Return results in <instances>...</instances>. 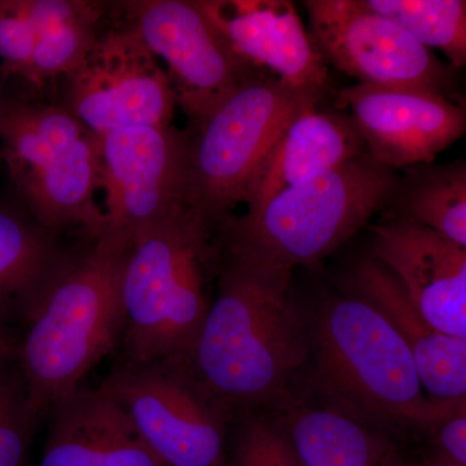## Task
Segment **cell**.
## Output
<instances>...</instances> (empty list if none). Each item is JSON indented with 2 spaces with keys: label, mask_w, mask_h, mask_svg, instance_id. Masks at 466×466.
I'll use <instances>...</instances> for the list:
<instances>
[{
  "label": "cell",
  "mask_w": 466,
  "mask_h": 466,
  "mask_svg": "<svg viewBox=\"0 0 466 466\" xmlns=\"http://www.w3.org/2000/svg\"><path fill=\"white\" fill-rule=\"evenodd\" d=\"M324 92L281 81L265 70L242 82L189 131L184 207L216 229L247 204L263 165L291 119Z\"/></svg>",
  "instance_id": "obj_6"
},
{
  "label": "cell",
  "mask_w": 466,
  "mask_h": 466,
  "mask_svg": "<svg viewBox=\"0 0 466 466\" xmlns=\"http://www.w3.org/2000/svg\"><path fill=\"white\" fill-rule=\"evenodd\" d=\"M370 248L429 324L466 339V248L401 216L373 228Z\"/></svg>",
  "instance_id": "obj_13"
},
{
  "label": "cell",
  "mask_w": 466,
  "mask_h": 466,
  "mask_svg": "<svg viewBox=\"0 0 466 466\" xmlns=\"http://www.w3.org/2000/svg\"><path fill=\"white\" fill-rule=\"evenodd\" d=\"M351 285L352 293L376 306L403 337L431 400L455 403L466 397V339L429 324L391 272L370 257L352 268Z\"/></svg>",
  "instance_id": "obj_15"
},
{
  "label": "cell",
  "mask_w": 466,
  "mask_h": 466,
  "mask_svg": "<svg viewBox=\"0 0 466 466\" xmlns=\"http://www.w3.org/2000/svg\"><path fill=\"white\" fill-rule=\"evenodd\" d=\"M210 233L182 208L131 241L122 278L126 360L177 361L191 349L210 305Z\"/></svg>",
  "instance_id": "obj_4"
},
{
  "label": "cell",
  "mask_w": 466,
  "mask_h": 466,
  "mask_svg": "<svg viewBox=\"0 0 466 466\" xmlns=\"http://www.w3.org/2000/svg\"><path fill=\"white\" fill-rule=\"evenodd\" d=\"M319 375L348 412L433 431L455 403L426 395L394 324L358 294L329 300L315 325Z\"/></svg>",
  "instance_id": "obj_5"
},
{
  "label": "cell",
  "mask_w": 466,
  "mask_h": 466,
  "mask_svg": "<svg viewBox=\"0 0 466 466\" xmlns=\"http://www.w3.org/2000/svg\"><path fill=\"white\" fill-rule=\"evenodd\" d=\"M280 422L305 466H408L388 437L348 410L296 407Z\"/></svg>",
  "instance_id": "obj_19"
},
{
  "label": "cell",
  "mask_w": 466,
  "mask_h": 466,
  "mask_svg": "<svg viewBox=\"0 0 466 466\" xmlns=\"http://www.w3.org/2000/svg\"><path fill=\"white\" fill-rule=\"evenodd\" d=\"M66 78L63 106L91 133L171 125L177 101L170 78L127 24L99 33L84 64Z\"/></svg>",
  "instance_id": "obj_10"
},
{
  "label": "cell",
  "mask_w": 466,
  "mask_h": 466,
  "mask_svg": "<svg viewBox=\"0 0 466 466\" xmlns=\"http://www.w3.org/2000/svg\"><path fill=\"white\" fill-rule=\"evenodd\" d=\"M119 5L124 23L167 64L175 101L192 126L260 70L233 50L201 2L135 0Z\"/></svg>",
  "instance_id": "obj_8"
},
{
  "label": "cell",
  "mask_w": 466,
  "mask_h": 466,
  "mask_svg": "<svg viewBox=\"0 0 466 466\" xmlns=\"http://www.w3.org/2000/svg\"><path fill=\"white\" fill-rule=\"evenodd\" d=\"M97 137L106 231L133 241L186 208L188 130L139 126Z\"/></svg>",
  "instance_id": "obj_11"
},
{
  "label": "cell",
  "mask_w": 466,
  "mask_h": 466,
  "mask_svg": "<svg viewBox=\"0 0 466 466\" xmlns=\"http://www.w3.org/2000/svg\"><path fill=\"white\" fill-rule=\"evenodd\" d=\"M408 466H460L455 464V462L450 461L449 459L443 458V456H440L438 459L429 460V461L424 462V464L412 465L408 464Z\"/></svg>",
  "instance_id": "obj_30"
},
{
  "label": "cell",
  "mask_w": 466,
  "mask_h": 466,
  "mask_svg": "<svg viewBox=\"0 0 466 466\" xmlns=\"http://www.w3.org/2000/svg\"><path fill=\"white\" fill-rule=\"evenodd\" d=\"M130 245L106 231L79 253H66L27 312L18 358L36 420L81 390L82 380L124 336L122 278Z\"/></svg>",
  "instance_id": "obj_2"
},
{
  "label": "cell",
  "mask_w": 466,
  "mask_h": 466,
  "mask_svg": "<svg viewBox=\"0 0 466 466\" xmlns=\"http://www.w3.org/2000/svg\"><path fill=\"white\" fill-rule=\"evenodd\" d=\"M87 133L66 106L21 99L0 104L3 159L14 180L66 152Z\"/></svg>",
  "instance_id": "obj_21"
},
{
  "label": "cell",
  "mask_w": 466,
  "mask_h": 466,
  "mask_svg": "<svg viewBox=\"0 0 466 466\" xmlns=\"http://www.w3.org/2000/svg\"><path fill=\"white\" fill-rule=\"evenodd\" d=\"M24 377L0 370V466H24L34 422Z\"/></svg>",
  "instance_id": "obj_26"
},
{
  "label": "cell",
  "mask_w": 466,
  "mask_h": 466,
  "mask_svg": "<svg viewBox=\"0 0 466 466\" xmlns=\"http://www.w3.org/2000/svg\"><path fill=\"white\" fill-rule=\"evenodd\" d=\"M367 153L354 119L339 110L314 106L294 116L263 165L248 198V210L272 196Z\"/></svg>",
  "instance_id": "obj_17"
},
{
  "label": "cell",
  "mask_w": 466,
  "mask_h": 466,
  "mask_svg": "<svg viewBox=\"0 0 466 466\" xmlns=\"http://www.w3.org/2000/svg\"><path fill=\"white\" fill-rule=\"evenodd\" d=\"M366 144L382 167L431 165L466 134V101L437 92L355 84L339 92Z\"/></svg>",
  "instance_id": "obj_12"
},
{
  "label": "cell",
  "mask_w": 466,
  "mask_h": 466,
  "mask_svg": "<svg viewBox=\"0 0 466 466\" xmlns=\"http://www.w3.org/2000/svg\"><path fill=\"white\" fill-rule=\"evenodd\" d=\"M394 204L400 216L466 248V161L410 168Z\"/></svg>",
  "instance_id": "obj_22"
},
{
  "label": "cell",
  "mask_w": 466,
  "mask_h": 466,
  "mask_svg": "<svg viewBox=\"0 0 466 466\" xmlns=\"http://www.w3.org/2000/svg\"><path fill=\"white\" fill-rule=\"evenodd\" d=\"M66 251L56 233L39 225L29 211L0 205V325L25 320L34 300Z\"/></svg>",
  "instance_id": "obj_20"
},
{
  "label": "cell",
  "mask_w": 466,
  "mask_h": 466,
  "mask_svg": "<svg viewBox=\"0 0 466 466\" xmlns=\"http://www.w3.org/2000/svg\"><path fill=\"white\" fill-rule=\"evenodd\" d=\"M290 272L223 257L218 293L200 332L177 361L225 415L280 400L308 358Z\"/></svg>",
  "instance_id": "obj_1"
},
{
  "label": "cell",
  "mask_w": 466,
  "mask_h": 466,
  "mask_svg": "<svg viewBox=\"0 0 466 466\" xmlns=\"http://www.w3.org/2000/svg\"><path fill=\"white\" fill-rule=\"evenodd\" d=\"M441 456L466 466V397L453 404L449 415L433 429Z\"/></svg>",
  "instance_id": "obj_28"
},
{
  "label": "cell",
  "mask_w": 466,
  "mask_h": 466,
  "mask_svg": "<svg viewBox=\"0 0 466 466\" xmlns=\"http://www.w3.org/2000/svg\"><path fill=\"white\" fill-rule=\"evenodd\" d=\"M303 5L325 61L358 84L437 92L462 100L455 95L449 67L406 27L363 0H308Z\"/></svg>",
  "instance_id": "obj_9"
},
{
  "label": "cell",
  "mask_w": 466,
  "mask_h": 466,
  "mask_svg": "<svg viewBox=\"0 0 466 466\" xmlns=\"http://www.w3.org/2000/svg\"><path fill=\"white\" fill-rule=\"evenodd\" d=\"M100 389L165 466H227L225 413L173 363L125 360Z\"/></svg>",
  "instance_id": "obj_7"
},
{
  "label": "cell",
  "mask_w": 466,
  "mask_h": 466,
  "mask_svg": "<svg viewBox=\"0 0 466 466\" xmlns=\"http://www.w3.org/2000/svg\"><path fill=\"white\" fill-rule=\"evenodd\" d=\"M101 16L103 5L88 2L87 7L76 17L36 34L32 63L24 78L39 88L48 79L75 73L99 36L97 24Z\"/></svg>",
  "instance_id": "obj_24"
},
{
  "label": "cell",
  "mask_w": 466,
  "mask_h": 466,
  "mask_svg": "<svg viewBox=\"0 0 466 466\" xmlns=\"http://www.w3.org/2000/svg\"><path fill=\"white\" fill-rule=\"evenodd\" d=\"M36 34L21 0H0V58L3 75H25L32 63Z\"/></svg>",
  "instance_id": "obj_27"
},
{
  "label": "cell",
  "mask_w": 466,
  "mask_h": 466,
  "mask_svg": "<svg viewBox=\"0 0 466 466\" xmlns=\"http://www.w3.org/2000/svg\"><path fill=\"white\" fill-rule=\"evenodd\" d=\"M39 466H153V455L109 395L81 389L54 410Z\"/></svg>",
  "instance_id": "obj_16"
},
{
  "label": "cell",
  "mask_w": 466,
  "mask_h": 466,
  "mask_svg": "<svg viewBox=\"0 0 466 466\" xmlns=\"http://www.w3.org/2000/svg\"><path fill=\"white\" fill-rule=\"evenodd\" d=\"M400 179L368 153L284 189L219 229L222 256L293 274L339 249L379 211L394 204Z\"/></svg>",
  "instance_id": "obj_3"
},
{
  "label": "cell",
  "mask_w": 466,
  "mask_h": 466,
  "mask_svg": "<svg viewBox=\"0 0 466 466\" xmlns=\"http://www.w3.org/2000/svg\"><path fill=\"white\" fill-rule=\"evenodd\" d=\"M392 18L453 67H466V0H363Z\"/></svg>",
  "instance_id": "obj_23"
},
{
  "label": "cell",
  "mask_w": 466,
  "mask_h": 466,
  "mask_svg": "<svg viewBox=\"0 0 466 466\" xmlns=\"http://www.w3.org/2000/svg\"><path fill=\"white\" fill-rule=\"evenodd\" d=\"M14 182L27 211L48 231L78 226L88 238L106 232V216L94 198L100 189L97 134L88 131L72 148Z\"/></svg>",
  "instance_id": "obj_18"
},
{
  "label": "cell",
  "mask_w": 466,
  "mask_h": 466,
  "mask_svg": "<svg viewBox=\"0 0 466 466\" xmlns=\"http://www.w3.org/2000/svg\"><path fill=\"white\" fill-rule=\"evenodd\" d=\"M229 466H305L280 421L258 412L242 416Z\"/></svg>",
  "instance_id": "obj_25"
},
{
  "label": "cell",
  "mask_w": 466,
  "mask_h": 466,
  "mask_svg": "<svg viewBox=\"0 0 466 466\" xmlns=\"http://www.w3.org/2000/svg\"><path fill=\"white\" fill-rule=\"evenodd\" d=\"M214 25L251 66L299 87L324 92L327 61L287 0H201Z\"/></svg>",
  "instance_id": "obj_14"
},
{
  "label": "cell",
  "mask_w": 466,
  "mask_h": 466,
  "mask_svg": "<svg viewBox=\"0 0 466 466\" xmlns=\"http://www.w3.org/2000/svg\"><path fill=\"white\" fill-rule=\"evenodd\" d=\"M18 348L11 334L8 333L7 327L0 325V370L9 366L14 359L18 358Z\"/></svg>",
  "instance_id": "obj_29"
}]
</instances>
